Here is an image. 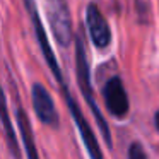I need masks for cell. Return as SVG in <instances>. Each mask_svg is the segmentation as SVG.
I'll return each mask as SVG.
<instances>
[{
	"label": "cell",
	"instance_id": "1",
	"mask_svg": "<svg viewBox=\"0 0 159 159\" xmlns=\"http://www.w3.org/2000/svg\"><path fill=\"white\" fill-rule=\"evenodd\" d=\"M22 4H24V9L29 16V21H31V26H33V33H34V36H36V41H38V46H39V50H41V55H43V58H45V62L48 63L52 75L55 77L57 86H58L63 101H65L67 108H69V111H70V116H72L74 123H75L77 130H79V134H80V139H82V142H84L87 156H89V159H103V151H101V145L96 139V134H94V130L91 128V125H89V121H87V118L84 116V113L80 111V106L77 104L75 98L70 93L69 84H67V80H65V75H63L62 69H60V63L55 57V52H53L52 45H50V41H48L46 28L41 21L38 5H36L34 0H22Z\"/></svg>",
	"mask_w": 159,
	"mask_h": 159
},
{
	"label": "cell",
	"instance_id": "2",
	"mask_svg": "<svg viewBox=\"0 0 159 159\" xmlns=\"http://www.w3.org/2000/svg\"><path fill=\"white\" fill-rule=\"evenodd\" d=\"M74 45H75V72H77V82H79L80 93H82L84 99H86L87 106H89L91 113L96 118V123L99 127L101 134H103L104 142L108 147H113V140H111V130L108 127L106 120H104L103 113H101L99 106L96 103L93 91V84H91V70H89V62H87V53H86V45L80 34L74 36Z\"/></svg>",
	"mask_w": 159,
	"mask_h": 159
},
{
	"label": "cell",
	"instance_id": "3",
	"mask_svg": "<svg viewBox=\"0 0 159 159\" xmlns=\"http://www.w3.org/2000/svg\"><path fill=\"white\" fill-rule=\"evenodd\" d=\"M46 21L55 41L63 48H69L74 43V24L72 14L67 0H45Z\"/></svg>",
	"mask_w": 159,
	"mask_h": 159
},
{
	"label": "cell",
	"instance_id": "4",
	"mask_svg": "<svg viewBox=\"0 0 159 159\" xmlns=\"http://www.w3.org/2000/svg\"><path fill=\"white\" fill-rule=\"evenodd\" d=\"M103 99H104V106H106L108 113L111 116L118 118H125L130 111V101H128V94L127 89L123 86L121 77L113 75L104 82L103 86Z\"/></svg>",
	"mask_w": 159,
	"mask_h": 159
},
{
	"label": "cell",
	"instance_id": "5",
	"mask_svg": "<svg viewBox=\"0 0 159 159\" xmlns=\"http://www.w3.org/2000/svg\"><path fill=\"white\" fill-rule=\"evenodd\" d=\"M31 103L34 115L43 125L50 128H58L60 127V115L55 108L52 94L48 93L41 82H34L31 87Z\"/></svg>",
	"mask_w": 159,
	"mask_h": 159
},
{
	"label": "cell",
	"instance_id": "6",
	"mask_svg": "<svg viewBox=\"0 0 159 159\" xmlns=\"http://www.w3.org/2000/svg\"><path fill=\"white\" fill-rule=\"evenodd\" d=\"M86 26L89 38L93 41V45L99 50H104L111 45V28L108 24L106 17L103 16L101 9L98 7V4L91 2L86 7Z\"/></svg>",
	"mask_w": 159,
	"mask_h": 159
},
{
	"label": "cell",
	"instance_id": "7",
	"mask_svg": "<svg viewBox=\"0 0 159 159\" xmlns=\"http://www.w3.org/2000/svg\"><path fill=\"white\" fill-rule=\"evenodd\" d=\"M0 123L4 128V135H5V144L9 147V152L14 159H21V151H19V137L16 134L14 123L11 120V115H9V104H7V96H5V91L2 87L0 82Z\"/></svg>",
	"mask_w": 159,
	"mask_h": 159
},
{
	"label": "cell",
	"instance_id": "8",
	"mask_svg": "<svg viewBox=\"0 0 159 159\" xmlns=\"http://www.w3.org/2000/svg\"><path fill=\"white\" fill-rule=\"evenodd\" d=\"M16 118H17V125H19V135H21V142L24 147L26 157L28 159H39L38 154V147L34 142V134H33L31 123H29V116L26 113L22 103L17 99L16 103Z\"/></svg>",
	"mask_w": 159,
	"mask_h": 159
},
{
	"label": "cell",
	"instance_id": "9",
	"mask_svg": "<svg viewBox=\"0 0 159 159\" xmlns=\"http://www.w3.org/2000/svg\"><path fill=\"white\" fill-rule=\"evenodd\" d=\"M128 159H149L147 157V152H145L144 145L140 142H132L130 147H128V154H127Z\"/></svg>",
	"mask_w": 159,
	"mask_h": 159
},
{
	"label": "cell",
	"instance_id": "10",
	"mask_svg": "<svg viewBox=\"0 0 159 159\" xmlns=\"http://www.w3.org/2000/svg\"><path fill=\"white\" fill-rule=\"evenodd\" d=\"M154 125H156V128H157V132H159V110L156 111V115H154Z\"/></svg>",
	"mask_w": 159,
	"mask_h": 159
}]
</instances>
